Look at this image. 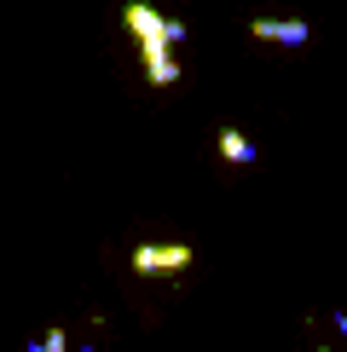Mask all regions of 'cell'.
Segmentation results:
<instances>
[{
    "label": "cell",
    "instance_id": "3957f363",
    "mask_svg": "<svg viewBox=\"0 0 347 352\" xmlns=\"http://www.w3.org/2000/svg\"><path fill=\"white\" fill-rule=\"evenodd\" d=\"M249 35L266 41V47H307L313 29H307V18H255Z\"/></svg>",
    "mask_w": 347,
    "mask_h": 352
},
{
    "label": "cell",
    "instance_id": "6da1fadb",
    "mask_svg": "<svg viewBox=\"0 0 347 352\" xmlns=\"http://www.w3.org/2000/svg\"><path fill=\"white\" fill-rule=\"evenodd\" d=\"M191 260H197L191 243H139L127 254V266H134V277H185Z\"/></svg>",
    "mask_w": 347,
    "mask_h": 352
},
{
    "label": "cell",
    "instance_id": "8992f818",
    "mask_svg": "<svg viewBox=\"0 0 347 352\" xmlns=\"http://www.w3.org/2000/svg\"><path fill=\"white\" fill-rule=\"evenodd\" d=\"M29 352H70V335L64 329H47L41 341H29ZM76 352H93V346H76Z\"/></svg>",
    "mask_w": 347,
    "mask_h": 352
},
{
    "label": "cell",
    "instance_id": "277c9868",
    "mask_svg": "<svg viewBox=\"0 0 347 352\" xmlns=\"http://www.w3.org/2000/svg\"><path fill=\"white\" fill-rule=\"evenodd\" d=\"M214 151H220L231 168H260V144L243 139L238 127H214Z\"/></svg>",
    "mask_w": 347,
    "mask_h": 352
},
{
    "label": "cell",
    "instance_id": "ba28073f",
    "mask_svg": "<svg viewBox=\"0 0 347 352\" xmlns=\"http://www.w3.org/2000/svg\"><path fill=\"white\" fill-rule=\"evenodd\" d=\"M318 352H330V346H318Z\"/></svg>",
    "mask_w": 347,
    "mask_h": 352
},
{
    "label": "cell",
    "instance_id": "5b68a950",
    "mask_svg": "<svg viewBox=\"0 0 347 352\" xmlns=\"http://www.w3.org/2000/svg\"><path fill=\"white\" fill-rule=\"evenodd\" d=\"M139 58H145V81H151V87H174V81H180L174 47H139Z\"/></svg>",
    "mask_w": 347,
    "mask_h": 352
},
{
    "label": "cell",
    "instance_id": "7a4b0ae2",
    "mask_svg": "<svg viewBox=\"0 0 347 352\" xmlns=\"http://www.w3.org/2000/svg\"><path fill=\"white\" fill-rule=\"evenodd\" d=\"M122 23L134 29L139 47H180V41H185V23H180V18H162V12H151L145 0H127V6H122Z\"/></svg>",
    "mask_w": 347,
    "mask_h": 352
},
{
    "label": "cell",
    "instance_id": "52a82bcc",
    "mask_svg": "<svg viewBox=\"0 0 347 352\" xmlns=\"http://www.w3.org/2000/svg\"><path fill=\"white\" fill-rule=\"evenodd\" d=\"M336 329H341V335H347V312H336Z\"/></svg>",
    "mask_w": 347,
    "mask_h": 352
}]
</instances>
